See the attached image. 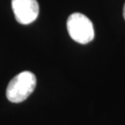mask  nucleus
Here are the masks:
<instances>
[{
  "instance_id": "obj_1",
  "label": "nucleus",
  "mask_w": 125,
  "mask_h": 125,
  "mask_svg": "<svg viewBox=\"0 0 125 125\" xmlns=\"http://www.w3.org/2000/svg\"><path fill=\"white\" fill-rule=\"evenodd\" d=\"M36 87V77L31 72H22L9 82L6 90L7 98L12 103L26 100Z\"/></svg>"
},
{
  "instance_id": "obj_2",
  "label": "nucleus",
  "mask_w": 125,
  "mask_h": 125,
  "mask_svg": "<svg viewBox=\"0 0 125 125\" xmlns=\"http://www.w3.org/2000/svg\"><path fill=\"white\" fill-rule=\"evenodd\" d=\"M67 29L72 40L79 44H88L94 37L92 21L85 15L79 12L72 13L68 18Z\"/></svg>"
},
{
  "instance_id": "obj_3",
  "label": "nucleus",
  "mask_w": 125,
  "mask_h": 125,
  "mask_svg": "<svg viewBox=\"0 0 125 125\" xmlns=\"http://www.w3.org/2000/svg\"><path fill=\"white\" fill-rule=\"evenodd\" d=\"M11 6L16 21L21 24H30L38 17L39 5L36 0H12Z\"/></svg>"
},
{
  "instance_id": "obj_4",
  "label": "nucleus",
  "mask_w": 125,
  "mask_h": 125,
  "mask_svg": "<svg viewBox=\"0 0 125 125\" xmlns=\"http://www.w3.org/2000/svg\"><path fill=\"white\" fill-rule=\"evenodd\" d=\"M123 18L125 20V4H124V7H123Z\"/></svg>"
}]
</instances>
